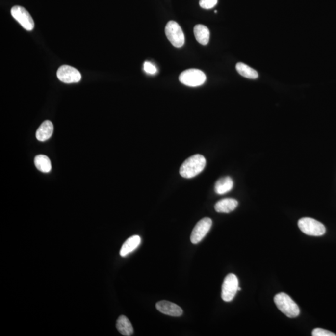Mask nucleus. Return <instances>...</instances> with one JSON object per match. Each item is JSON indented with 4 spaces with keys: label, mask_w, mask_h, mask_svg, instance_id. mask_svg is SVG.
Returning a JSON list of instances; mask_svg holds the SVG:
<instances>
[{
    "label": "nucleus",
    "mask_w": 336,
    "mask_h": 336,
    "mask_svg": "<svg viewBox=\"0 0 336 336\" xmlns=\"http://www.w3.org/2000/svg\"><path fill=\"white\" fill-rule=\"evenodd\" d=\"M206 164V160L203 155H194L182 164L180 170V175L187 179L195 177L204 170Z\"/></svg>",
    "instance_id": "nucleus-1"
},
{
    "label": "nucleus",
    "mask_w": 336,
    "mask_h": 336,
    "mask_svg": "<svg viewBox=\"0 0 336 336\" xmlns=\"http://www.w3.org/2000/svg\"><path fill=\"white\" fill-rule=\"evenodd\" d=\"M274 301L277 308L287 317L295 318L300 313L297 304L286 293L277 294L275 296Z\"/></svg>",
    "instance_id": "nucleus-2"
},
{
    "label": "nucleus",
    "mask_w": 336,
    "mask_h": 336,
    "mask_svg": "<svg viewBox=\"0 0 336 336\" xmlns=\"http://www.w3.org/2000/svg\"><path fill=\"white\" fill-rule=\"evenodd\" d=\"M298 225L300 230L308 235L318 237L326 233L325 226L312 218H301L299 220Z\"/></svg>",
    "instance_id": "nucleus-3"
},
{
    "label": "nucleus",
    "mask_w": 336,
    "mask_h": 336,
    "mask_svg": "<svg viewBox=\"0 0 336 336\" xmlns=\"http://www.w3.org/2000/svg\"><path fill=\"white\" fill-rule=\"evenodd\" d=\"M179 80L182 84L189 87L200 86L205 83L206 76L203 71L196 69H190L180 74Z\"/></svg>",
    "instance_id": "nucleus-4"
},
{
    "label": "nucleus",
    "mask_w": 336,
    "mask_h": 336,
    "mask_svg": "<svg viewBox=\"0 0 336 336\" xmlns=\"http://www.w3.org/2000/svg\"><path fill=\"white\" fill-rule=\"evenodd\" d=\"M165 33L168 40L175 47L181 48L184 45V32L178 23L170 21L167 23Z\"/></svg>",
    "instance_id": "nucleus-5"
},
{
    "label": "nucleus",
    "mask_w": 336,
    "mask_h": 336,
    "mask_svg": "<svg viewBox=\"0 0 336 336\" xmlns=\"http://www.w3.org/2000/svg\"><path fill=\"white\" fill-rule=\"evenodd\" d=\"M237 276L230 273L226 276L222 286V298L226 302H231L235 297L238 288Z\"/></svg>",
    "instance_id": "nucleus-6"
},
{
    "label": "nucleus",
    "mask_w": 336,
    "mask_h": 336,
    "mask_svg": "<svg viewBox=\"0 0 336 336\" xmlns=\"http://www.w3.org/2000/svg\"><path fill=\"white\" fill-rule=\"evenodd\" d=\"M13 17L20 23L23 28L31 31L34 27V22L32 16L26 9L20 6H13L11 10Z\"/></svg>",
    "instance_id": "nucleus-7"
},
{
    "label": "nucleus",
    "mask_w": 336,
    "mask_h": 336,
    "mask_svg": "<svg viewBox=\"0 0 336 336\" xmlns=\"http://www.w3.org/2000/svg\"><path fill=\"white\" fill-rule=\"evenodd\" d=\"M212 225V220L208 217L203 218L196 224L192 231L191 242L193 244L200 242L210 231Z\"/></svg>",
    "instance_id": "nucleus-8"
},
{
    "label": "nucleus",
    "mask_w": 336,
    "mask_h": 336,
    "mask_svg": "<svg viewBox=\"0 0 336 336\" xmlns=\"http://www.w3.org/2000/svg\"><path fill=\"white\" fill-rule=\"evenodd\" d=\"M57 76L59 80L66 83H77L82 78L78 69L67 65H63L59 67L57 71Z\"/></svg>",
    "instance_id": "nucleus-9"
},
{
    "label": "nucleus",
    "mask_w": 336,
    "mask_h": 336,
    "mask_svg": "<svg viewBox=\"0 0 336 336\" xmlns=\"http://www.w3.org/2000/svg\"><path fill=\"white\" fill-rule=\"evenodd\" d=\"M156 308L161 313L168 316L180 317L183 313L181 308L175 303L168 301H159L156 303Z\"/></svg>",
    "instance_id": "nucleus-10"
},
{
    "label": "nucleus",
    "mask_w": 336,
    "mask_h": 336,
    "mask_svg": "<svg viewBox=\"0 0 336 336\" xmlns=\"http://www.w3.org/2000/svg\"><path fill=\"white\" fill-rule=\"evenodd\" d=\"M238 201L232 198H226L218 201L214 206L215 211L219 213H230L237 208Z\"/></svg>",
    "instance_id": "nucleus-11"
},
{
    "label": "nucleus",
    "mask_w": 336,
    "mask_h": 336,
    "mask_svg": "<svg viewBox=\"0 0 336 336\" xmlns=\"http://www.w3.org/2000/svg\"><path fill=\"white\" fill-rule=\"evenodd\" d=\"M53 131H54V126L50 120H46L40 125L36 131L37 140L40 141L49 140L52 137Z\"/></svg>",
    "instance_id": "nucleus-12"
},
{
    "label": "nucleus",
    "mask_w": 336,
    "mask_h": 336,
    "mask_svg": "<svg viewBox=\"0 0 336 336\" xmlns=\"http://www.w3.org/2000/svg\"><path fill=\"white\" fill-rule=\"evenodd\" d=\"M141 243V238L138 235H133L125 241L120 249V254L122 257L127 256V255L133 252L137 249Z\"/></svg>",
    "instance_id": "nucleus-13"
},
{
    "label": "nucleus",
    "mask_w": 336,
    "mask_h": 336,
    "mask_svg": "<svg viewBox=\"0 0 336 336\" xmlns=\"http://www.w3.org/2000/svg\"><path fill=\"white\" fill-rule=\"evenodd\" d=\"M233 179L229 176L222 178L217 181L214 186V191L219 195L228 193L233 189Z\"/></svg>",
    "instance_id": "nucleus-14"
},
{
    "label": "nucleus",
    "mask_w": 336,
    "mask_h": 336,
    "mask_svg": "<svg viewBox=\"0 0 336 336\" xmlns=\"http://www.w3.org/2000/svg\"><path fill=\"white\" fill-rule=\"evenodd\" d=\"M194 34L198 43L203 45H207L209 41L210 32L205 25H196L194 28Z\"/></svg>",
    "instance_id": "nucleus-15"
},
{
    "label": "nucleus",
    "mask_w": 336,
    "mask_h": 336,
    "mask_svg": "<svg viewBox=\"0 0 336 336\" xmlns=\"http://www.w3.org/2000/svg\"><path fill=\"white\" fill-rule=\"evenodd\" d=\"M117 328L122 335L129 336L133 335V328L131 322L124 315L120 316L117 321Z\"/></svg>",
    "instance_id": "nucleus-16"
},
{
    "label": "nucleus",
    "mask_w": 336,
    "mask_h": 336,
    "mask_svg": "<svg viewBox=\"0 0 336 336\" xmlns=\"http://www.w3.org/2000/svg\"><path fill=\"white\" fill-rule=\"evenodd\" d=\"M34 164L38 170L43 173H49L52 170V163L50 158L46 155H39L35 157Z\"/></svg>",
    "instance_id": "nucleus-17"
},
{
    "label": "nucleus",
    "mask_w": 336,
    "mask_h": 336,
    "mask_svg": "<svg viewBox=\"0 0 336 336\" xmlns=\"http://www.w3.org/2000/svg\"><path fill=\"white\" fill-rule=\"evenodd\" d=\"M236 69H237L238 74L245 78H250V79H256L258 77V74L257 71L247 66V64L242 63V62H238L236 65Z\"/></svg>",
    "instance_id": "nucleus-18"
},
{
    "label": "nucleus",
    "mask_w": 336,
    "mask_h": 336,
    "mask_svg": "<svg viewBox=\"0 0 336 336\" xmlns=\"http://www.w3.org/2000/svg\"><path fill=\"white\" fill-rule=\"evenodd\" d=\"M218 0H200L199 5L202 8L209 10L217 4Z\"/></svg>",
    "instance_id": "nucleus-19"
},
{
    "label": "nucleus",
    "mask_w": 336,
    "mask_h": 336,
    "mask_svg": "<svg viewBox=\"0 0 336 336\" xmlns=\"http://www.w3.org/2000/svg\"><path fill=\"white\" fill-rule=\"evenodd\" d=\"M312 335L313 336H336L335 333L330 331L324 330L321 328H316L312 331Z\"/></svg>",
    "instance_id": "nucleus-20"
},
{
    "label": "nucleus",
    "mask_w": 336,
    "mask_h": 336,
    "mask_svg": "<svg viewBox=\"0 0 336 336\" xmlns=\"http://www.w3.org/2000/svg\"><path fill=\"white\" fill-rule=\"evenodd\" d=\"M143 69L144 71L147 74H152V75H154V74L157 73V69L156 66H155L154 64L151 63L150 62L146 61L144 63V66H143Z\"/></svg>",
    "instance_id": "nucleus-21"
},
{
    "label": "nucleus",
    "mask_w": 336,
    "mask_h": 336,
    "mask_svg": "<svg viewBox=\"0 0 336 336\" xmlns=\"http://www.w3.org/2000/svg\"><path fill=\"white\" fill-rule=\"evenodd\" d=\"M238 291H241V288H240V287H238Z\"/></svg>",
    "instance_id": "nucleus-22"
}]
</instances>
